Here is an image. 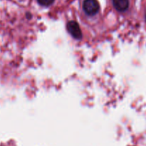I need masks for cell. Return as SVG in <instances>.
I'll return each mask as SVG.
<instances>
[{"label":"cell","instance_id":"cell-1","mask_svg":"<svg viewBox=\"0 0 146 146\" xmlns=\"http://www.w3.org/2000/svg\"><path fill=\"white\" fill-rule=\"evenodd\" d=\"M81 10L86 19L93 21L97 20V17L100 13V5L97 0H83L81 4Z\"/></svg>","mask_w":146,"mask_h":146},{"label":"cell","instance_id":"cell-2","mask_svg":"<svg viewBox=\"0 0 146 146\" xmlns=\"http://www.w3.org/2000/svg\"><path fill=\"white\" fill-rule=\"evenodd\" d=\"M113 9L120 15L128 14L131 7V0H111Z\"/></svg>","mask_w":146,"mask_h":146},{"label":"cell","instance_id":"cell-3","mask_svg":"<svg viewBox=\"0 0 146 146\" xmlns=\"http://www.w3.org/2000/svg\"><path fill=\"white\" fill-rule=\"evenodd\" d=\"M37 1L42 7H48L54 4L55 0H37Z\"/></svg>","mask_w":146,"mask_h":146}]
</instances>
